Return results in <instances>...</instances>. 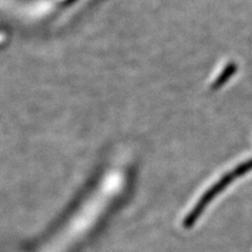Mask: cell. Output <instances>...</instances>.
Returning a JSON list of instances; mask_svg holds the SVG:
<instances>
[{
  "label": "cell",
  "mask_w": 252,
  "mask_h": 252,
  "mask_svg": "<svg viewBox=\"0 0 252 252\" xmlns=\"http://www.w3.org/2000/svg\"><path fill=\"white\" fill-rule=\"evenodd\" d=\"M251 170H252V159L241 163L239 166H236L231 171L224 175L217 183L214 184V186L210 187L208 190L204 193V195L199 200V202L196 203V205L192 208V210L189 212L188 216L184 220V223H183L184 227L187 228V229L188 228H191L196 220H198L200 216L203 214L205 208L208 206V205L211 203V201L214 200L217 195H219L225 188L229 186V184L232 183L234 180L242 177L243 175H245V173Z\"/></svg>",
  "instance_id": "1"
}]
</instances>
